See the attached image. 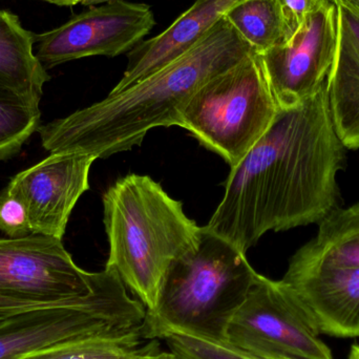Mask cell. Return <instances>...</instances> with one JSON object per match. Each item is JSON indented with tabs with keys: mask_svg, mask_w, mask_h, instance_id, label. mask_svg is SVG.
I'll return each instance as SVG.
<instances>
[{
	"mask_svg": "<svg viewBox=\"0 0 359 359\" xmlns=\"http://www.w3.org/2000/svg\"><path fill=\"white\" fill-rule=\"evenodd\" d=\"M99 276L78 267L61 238H0L1 297L35 305L65 303L90 295Z\"/></svg>",
	"mask_w": 359,
	"mask_h": 359,
	"instance_id": "ba28073f",
	"label": "cell"
},
{
	"mask_svg": "<svg viewBox=\"0 0 359 359\" xmlns=\"http://www.w3.org/2000/svg\"><path fill=\"white\" fill-rule=\"evenodd\" d=\"M0 230L10 238L32 233L27 205L19 196L4 189L0 194Z\"/></svg>",
	"mask_w": 359,
	"mask_h": 359,
	"instance_id": "44dd1931",
	"label": "cell"
},
{
	"mask_svg": "<svg viewBox=\"0 0 359 359\" xmlns=\"http://www.w3.org/2000/svg\"><path fill=\"white\" fill-rule=\"evenodd\" d=\"M97 158L81 153H53L13 177L6 188L27 205L32 233L62 238L80 196L90 189Z\"/></svg>",
	"mask_w": 359,
	"mask_h": 359,
	"instance_id": "8fae6325",
	"label": "cell"
},
{
	"mask_svg": "<svg viewBox=\"0 0 359 359\" xmlns=\"http://www.w3.org/2000/svg\"><path fill=\"white\" fill-rule=\"evenodd\" d=\"M147 309L132 299L114 268L105 266L88 297L55 305L0 313V359L59 344L94 337H118L140 331Z\"/></svg>",
	"mask_w": 359,
	"mask_h": 359,
	"instance_id": "5b68a950",
	"label": "cell"
},
{
	"mask_svg": "<svg viewBox=\"0 0 359 359\" xmlns=\"http://www.w3.org/2000/svg\"><path fill=\"white\" fill-rule=\"evenodd\" d=\"M130 359H177L175 358L174 354L172 352H165L161 350V347L159 345L155 346L151 348L149 351L144 352V353L139 354V355L135 356V358Z\"/></svg>",
	"mask_w": 359,
	"mask_h": 359,
	"instance_id": "cb8c5ba5",
	"label": "cell"
},
{
	"mask_svg": "<svg viewBox=\"0 0 359 359\" xmlns=\"http://www.w3.org/2000/svg\"><path fill=\"white\" fill-rule=\"evenodd\" d=\"M348 359H359V345L352 346Z\"/></svg>",
	"mask_w": 359,
	"mask_h": 359,
	"instance_id": "83f0119b",
	"label": "cell"
},
{
	"mask_svg": "<svg viewBox=\"0 0 359 359\" xmlns=\"http://www.w3.org/2000/svg\"><path fill=\"white\" fill-rule=\"evenodd\" d=\"M241 0H196L165 31L143 40L128 53V65L109 94L153 75L191 48Z\"/></svg>",
	"mask_w": 359,
	"mask_h": 359,
	"instance_id": "4fadbf2b",
	"label": "cell"
},
{
	"mask_svg": "<svg viewBox=\"0 0 359 359\" xmlns=\"http://www.w3.org/2000/svg\"><path fill=\"white\" fill-rule=\"evenodd\" d=\"M278 1L285 25V38L283 41H286L299 29L306 17L316 11L324 0H278Z\"/></svg>",
	"mask_w": 359,
	"mask_h": 359,
	"instance_id": "7402d4cb",
	"label": "cell"
},
{
	"mask_svg": "<svg viewBox=\"0 0 359 359\" xmlns=\"http://www.w3.org/2000/svg\"><path fill=\"white\" fill-rule=\"evenodd\" d=\"M156 25L151 6L128 0L90 6L60 27L35 35L36 56L46 69L92 56L132 50Z\"/></svg>",
	"mask_w": 359,
	"mask_h": 359,
	"instance_id": "9c48e42d",
	"label": "cell"
},
{
	"mask_svg": "<svg viewBox=\"0 0 359 359\" xmlns=\"http://www.w3.org/2000/svg\"><path fill=\"white\" fill-rule=\"evenodd\" d=\"M257 274L246 253L202 227L198 248L168 269L155 308L147 311L143 337L160 341L163 333L174 331L227 341L228 326Z\"/></svg>",
	"mask_w": 359,
	"mask_h": 359,
	"instance_id": "277c9868",
	"label": "cell"
},
{
	"mask_svg": "<svg viewBox=\"0 0 359 359\" xmlns=\"http://www.w3.org/2000/svg\"><path fill=\"white\" fill-rule=\"evenodd\" d=\"M282 280L297 295L320 335L359 337V267L289 265Z\"/></svg>",
	"mask_w": 359,
	"mask_h": 359,
	"instance_id": "7c38bea8",
	"label": "cell"
},
{
	"mask_svg": "<svg viewBox=\"0 0 359 359\" xmlns=\"http://www.w3.org/2000/svg\"><path fill=\"white\" fill-rule=\"evenodd\" d=\"M39 107L0 90V161L20 151L27 139L40 128Z\"/></svg>",
	"mask_w": 359,
	"mask_h": 359,
	"instance_id": "d6986e66",
	"label": "cell"
},
{
	"mask_svg": "<svg viewBox=\"0 0 359 359\" xmlns=\"http://www.w3.org/2000/svg\"><path fill=\"white\" fill-rule=\"evenodd\" d=\"M159 344V339H145L140 330L124 337L67 341L16 359H130Z\"/></svg>",
	"mask_w": 359,
	"mask_h": 359,
	"instance_id": "e0dca14e",
	"label": "cell"
},
{
	"mask_svg": "<svg viewBox=\"0 0 359 359\" xmlns=\"http://www.w3.org/2000/svg\"><path fill=\"white\" fill-rule=\"evenodd\" d=\"M255 52L225 16L191 48L103 100L39 128L53 153L107 158L140 145L149 130L181 126L186 103L201 86Z\"/></svg>",
	"mask_w": 359,
	"mask_h": 359,
	"instance_id": "7a4b0ae2",
	"label": "cell"
},
{
	"mask_svg": "<svg viewBox=\"0 0 359 359\" xmlns=\"http://www.w3.org/2000/svg\"><path fill=\"white\" fill-rule=\"evenodd\" d=\"M337 43L339 10L324 0L288 40L259 54L278 109H292L318 94L330 75Z\"/></svg>",
	"mask_w": 359,
	"mask_h": 359,
	"instance_id": "30bf717a",
	"label": "cell"
},
{
	"mask_svg": "<svg viewBox=\"0 0 359 359\" xmlns=\"http://www.w3.org/2000/svg\"><path fill=\"white\" fill-rule=\"evenodd\" d=\"M34 43L35 35L18 16L0 10V90L39 107L50 77L34 53Z\"/></svg>",
	"mask_w": 359,
	"mask_h": 359,
	"instance_id": "9a60e30c",
	"label": "cell"
},
{
	"mask_svg": "<svg viewBox=\"0 0 359 359\" xmlns=\"http://www.w3.org/2000/svg\"><path fill=\"white\" fill-rule=\"evenodd\" d=\"M55 305V304H52ZM35 304L23 303V302L15 301V299H8V297L0 295V313L1 312L13 311V310L21 309V308L35 307Z\"/></svg>",
	"mask_w": 359,
	"mask_h": 359,
	"instance_id": "603a6c76",
	"label": "cell"
},
{
	"mask_svg": "<svg viewBox=\"0 0 359 359\" xmlns=\"http://www.w3.org/2000/svg\"><path fill=\"white\" fill-rule=\"evenodd\" d=\"M41 1L48 2V4H56L60 6H73L78 4L80 0H41Z\"/></svg>",
	"mask_w": 359,
	"mask_h": 359,
	"instance_id": "484cf974",
	"label": "cell"
},
{
	"mask_svg": "<svg viewBox=\"0 0 359 359\" xmlns=\"http://www.w3.org/2000/svg\"><path fill=\"white\" fill-rule=\"evenodd\" d=\"M337 8H343L359 19V0H329Z\"/></svg>",
	"mask_w": 359,
	"mask_h": 359,
	"instance_id": "d4e9b609",
	"label": "cell"
},
{
	"mask_svg": "<svg viewBox=\"0 0 359 359\" xmlns=\"http://www.w3.org/2000/svg\"><path fill=\"white\" fill-rule=\"evenodd\" d=\"M339 10V43L328 78L329 104L337 136L347 149H359V19Z\"/></svg>",
	"mask_w": 359,
	"mask_h": 359,
	"instance_id": "5bb4252c",
	"label": "cell"
},
{
	"mask_svg": "<svg viewBox=\"0 0 359 359\" xmlns=\"http://www.w3.org/2000/svg\"><path fill=\"white\" fill-rule=\"evenodd\" d=\"M316 238L295 252L294 267H359V203L335 208L320 222Z\"/></svg>",
	"mask_w": 359,
	"mask_h": 359,
	"instance_id": "2e32d148",
	"label": "cell"
},
{
	"mask_svg": "<svg viewBox=\"0 0 359 359\" xmlns=\"http://www.w3.org/2000/svg\"><path fill=\"white\" fill-rule=\"evenodd\" d=\"M227 341L259 359H334L292 289L259 273L228 326Z\"/></svg>",
	"mask_w": 359,
	"mask_h": 359,
	"instance_id": "52a82bcc",
	"label": "cell"
},
{
	"mask_svg": "<svg viewBox=\"0 0 359 359\" xmlns=\"http://www.w3.org/2000/svg\"><path fill=\"white\" fill-rule=\"evenodd\" d=\"M346 149L327 80L309 100L278 109L269 130L230 170L223 200L205 227L247 253L268 231L320 223L339 207Z\"/></svg>",
	"mask_w": 359,
	"mask_h": 359,
	"instance_id": "6da1fadb",
	"label": "cell"
},
{
	"mask_svg": "<svg viewBox=\"0 0 359 359\" xmlns=\"http://www.w3.org/2000/svg\"><path fill=\"white\" fill-rule=\"evenodd\" d=\"M278 109L261 56L253 52L194 93L180 126L231 170L269 130Z\"/></svg>",
	"mask_w": 359,
	"mask_h": 359,
	"instance_id": "8992f818",
	"label": "cell"
},
{
	"mask_svg": "<svg viewBox=\"0 0 359 359\" xmlns=\"http://www.w3.org/2000/svg\"><path fill=\"white\" fill-rule=\"evenodd\" d=\"M109 1H115V0H80L79 4H83V6H97V4Z\"/></svg>",
	"mask_w": 359,
	"mask_h": 359,
	"instance_id": "4316f807",
	"label": "cell"
},
{
	"mask_svg": "<svg viewBox=\"0 0 359 359\" xmlns=\"http://www.w3.org/2000/svg\"><path fill=\"white\" fill-rule=\"evenodd\" d=\"M225 17L257 54L284 40V20L278 0H241Z\"/></svg>",
	"mask_w": 359,
	"mask_h": 359,
	"instance_id": "ac0fdd59",
	"label": "cell"
},
{
	"mask_svg": "<svg viewBox=\"0 0 359 359\" xmlns=\"http://www.w3.org/2000/svg\"><path fill=\"white\" fill-rule=\"evenodd\" d=\"M160 341H165L177 359H259L227 341H211L174 331L163 333Z\"/></svg>",
	"mask_w": 359,
	"mask_h": 359,
	"instance_id": "ffe728a7",
	"label": "cell"
},
{
	"mask_svg": "<svg viewBox=\"0 0 359 359\" xmlns=\"http://www.w3.org/2000/svg\"><path fill=\"white\" fill-rule=\"evenodd\" d=\"M102 200L109 244L107 266L149 311L172 263L198 248L202 227L149 176L117 180Z\"/></svg>",
	"mask_w": 359,
	"mask_h": 359,
	"instance_id": "3957f363",
	"label": "cell"
}]
</instances>
